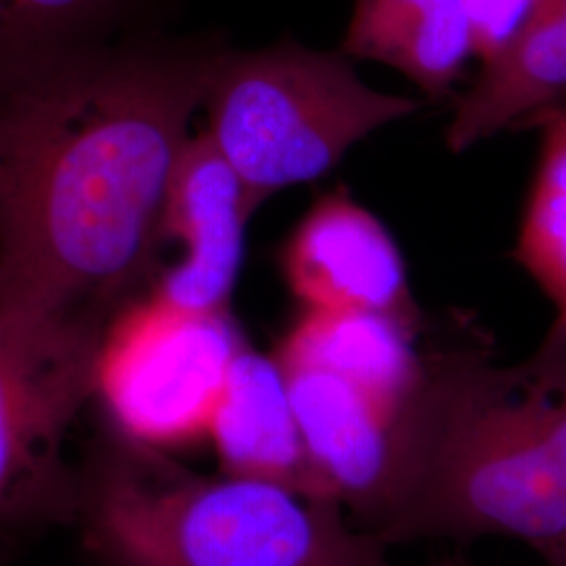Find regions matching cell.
I'll return each instance as SVG.
<instances>
[{
  "instance_id": "4",
  "label": "cell",
  "mask_w": 566,
  "mask_h": 566,
  "mask_svg": "<svg viewBox=\"0 0 566 566\" xmlns=\"http://www.w3.org/2000/svg\"><path fill=\"white\" fill-rule=\"evenodd\" d=\"M206 137L240 177L252 212L290 185L317 181L420 102L365 84L343 51L283 39L240 51L224 44L206 88Z\"/></svg>"
},
{
  "instance_id": "5",
  "label": "cell",
  "mask_w": 566,
  "mask_h": 566,
  "mask_svg": "<svg viewBox=\"0 0 566 566\" xmlns=\"http://www.w3.org/2000/svg\"><path fill=\"white\" fill-rule=\"evenodd\" d=\"M114 317L0 306V537L70 523L78 468L67 462L65 443L95 399L99 350Z\"/></svg>"
},
{
  "instance_id": "11",
  "label": "cell",
  "mask_w": 566,
  "mask_h": 566,
  "mask_svg": "<svg viewBox=\"0 0 566 566\" xmlns=\"http://www.w3.org/2000/svg\"><path fill=\"white\" fill-rule=\"evenodd\" d=\"M481 63L447 128L455 154L566 95V0H533L512 36Z\"/></svg>"
},
{
  "instance_id": "8",
  "label": "cell",
  "mask_w": 566,
  "mask_h": 566,
  "mask_svg": "<svg viewBox=\"0 0 566 566\" xmlns=\"http://www.w3.org/2000/svg\"><path fill=\"white\" fill-rule=\"evenodd\" d=\"M248 193L200 133L182 149L164 210V243H182L181 263L164 269L151 294L189 313H229L242 271Z\"/></svg>"
},
{
  "instance_id": "9",
  "label": "cell",
  "mask_w": 566,
  "mask_h": 566,
  "mask_svg": "<svg viewBox=\"0 0 566 566\" xmlns=\"http://www.w3.org/2000/svg\"><path fill=\"white\" fill-rule=\"evenodd\" d=\"M181 0H0V107L124 42L168 32Z\"/></svg>"
},
{
  "instance_id": "14",
  "label": "cell",
  "mask_w": 566,
  "mask_h": 566,
  "mask_svg": "<svg viewBox=\"0 0 566 566\" xmlns=\"http://www.w3.org/2000/svg\"><path fill=\"white\" fill-rule=\"evenodd\" d=\"M521 126L544 133L542 156L521 223L516 259L556 308L566 327V114L542 109Z\"/></svg>"
},
{
  "instance_id": "16",
  "label": "cell",
  "mask_w": 566,
  "mask_h": 566,
  "mask_svg": "<svg viewBox=\"0 0 566 566\" xmlns=\"http://www.w3.org/2000/svg\"><path fill=\"white\" fill-rule=\"evenodd\" d=\"M544 563L547 566H566V542L544 556Z\"/></svg>"
},
{
  "instance_id": "13",
  "label": "cell",
  "mask_w": 566,
  "mask_h": 566,
  "mask_svg": "<svg viewBox=\"0 0 566 566\" xmlns=\"http://www.w3.org/2000/svg\"><path fill=\"white\" fill-rule=\"evenodd\" d=\"M418 334L392 317L364 311H308L285 332L273 357L319 367L407 403L424 376Z\"/></svg>"
},
{
  "instance_id": "6",
  "label": "cell",
  "mask_w": 566,
  "mask_h": 566,
  "mask_svg": "<svg viewBox=\"0 0 566 566\" xmlns=\"http://www.w3.org/2000/svg\"><path fill=\"white\" fill-rule=\"evenodd\" d=\"M243 346L231 313H189L145 292L105 329L95 399L114 432L143 446L206 439Z\"/></svg>"
},
{
  "instance_id": "2",
  "label": "cell",
  "mask_w": 566,
  "mask_h": 566,
  "mask_svg": "<svg viewBox=\"0 0 566 566\" xmlns=\"http://www.w3.org/2000/svg\"><path fill=\"white\" fill-rule=\"evenodd\" d=\"M367 533L518 539L542 558L566 542V327L518 364L460 344L424 353L385 502Z\"/></svg>"
},
{
  "instance_id": "15",
  "label": "cell",
  "mask_w": 566,
  "mask_h": 566,
  "mask_svg": "<svg viewBox=\"0 0 566 566\" xmlns=\"http://www.w3.org/2000/svg\"><path fill=\"white\" fill-rule=\"evenodd\" d=\"M531 2L533 0H464L479 60H489L512 36Z\"/></svg>"
},
{
  "instance_id": "17",
  "label": "cell",
  "mask_w": 566,
  "mask_h": 566,
  "mask_svg": "<svg viewBox=\"0 0 566 566\" xmlns=\"http://www.w3.org/2000/svg\"><path fill=\"white\" fill-rule=\"evenodd\" d=\"M544 109H556V112H563V114H566V95H563L560 99H556L552 105H547ZM539 112H542V109H539Z\"/></svg>"
},
{
  "instance_id": "18",
  "label": "cell",
  "mask_w": 566,
  "mask_h": 566,
  "mask_svg": "<svg viewBox=\"0 0 566 566\" xmlns=\"http://www.w3.org/2000/svg\"><path fill=\"white\" fill-rule=\"evenodd\" d=\"M434 566H470L464 560H460V558H446V560H441V563H437Z\"/></svg>"
},
{
  "instance_id": "10",
  "label": "cell",
  "mask_w": 566,
  "mask_h": 566,
  "mask_svg": "<svg viewBox=\"0 0 566 566\" xmlns=\"http://www.w3.org/2000/svg\"><path fill=\"white\" fill-rule=\"evenodd\" d=\"M206 439L214 446L221 472L336 500L311 462L285 374L273 355L248 346L238 353Z\"/></svg>"
},
{
  "instance_id": "3",
  "label": "cell",
  "mask_w": 566,
  "mask_h": 566,
  "mask_svg": "<svg viewBox=\"0 0 566 566\" xmlns=\"http://www.w3.org/2000/svg\"><path fill=\"white\" fill-rule=\"evenodd\" d=\"M70 523L97 566H390L336 500L200 474L114 430L76 470Z\"/></svg>"
},
{
  "instance_id": "12",
  "label": "cell",
  "mask_w": 566,
  "mask_h": 566,
  "mask_svg": "<svg viewBox=\"0 0 566 566\" xmlns=\"http://www.w3.org/2000/svg\"><path fill=\"white\" fill-rule=\"evenodd\" d=\"M340 51L385 63L430 97L447 95L476 57L464 0H355Z\"/></svg>"
},
{
  "instance_id": "7",
  "label": "cell",
  "mask_w": 566,
  "mask_h": 566,
  "mask_svg": "<svg viewBox=\"0 0 566 566\" xmlns=\"http://www.w3.org/2000/svg\"><path fill=\"white\" fill-rule=\"evenodd\" d=\"M280 264L303 308L378 313L422 327L397 243L343 187L308 208L283 243Z\"/></svg>"
},
{
  "instance_id": "1",
  "label": "cell",
  "mask_w": 566,
  "mask_h": 566,
  "mask_svg": "<svg viewBox=\"0 0 566 566\" xmlns=\"http://www.w3.org/2000/svg\"><path fill=\"white\" fill-rule=\"evenodd\" d=\"M224 44L124 42L0 107V306L114 317L151 290L168 191Z\"/></svg>"
}]
</instances>
